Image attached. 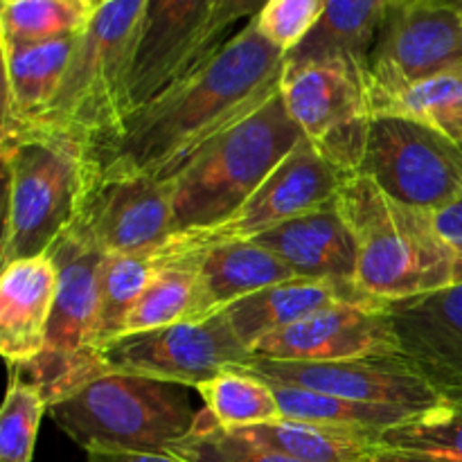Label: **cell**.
Instances as JSON below:
<instances>
[{
  "mask_svg": "<svg viewBox=\"0 0 462 462\" xmlns=\"http://www.w3.org/2000/svg\"><path fill=\"white\" fill-rule=\"evenodd\" d=\"M90 3H93L95 7H99V5H102V3H106V0H90Z\"/></svg>",
  "mask_w": 462,
  "mask_h": 462,
  "instance_id": "cell-42",
  "label": "cell"
},
{
  "mask_svg": "<svg viewBox=\"0 0 462 462\" xmlns=\"http://www.w3.org/2000/svg\"><path fill=\"white\" fill-rule=\"evenodd\" d=\"M86 462H180L167 454H135V451H90Z\"/></svg>",
  "mask_w": 462,
  "mask_h": 462,
  "instance_id": "cell-37",
  "label": "cell"
},
{
  "mask_svg": "<svg viewBox=\"0 0 462 462\" xmlns=\"http://www.w3.org/2000/svg\"><path fill=\"white\" fill-rule=\"evenodd\" d=\"M104 368L197 388L228 365L251 359L224 311L203 320L167 325L108 341L99 350Z\"/></svg>",
  "mask_w": 462,
  "mask_h": 462,
  "instance_id": "cell-12",
  "label": "cell"
},
{
  "mask_svg": "<svg viewBox=\"0 0 462 462\" xmlns=\"http://www.w3.org/2000/svg\"><path fill=\"white\" fill-rule=\"evenodd\" d=\"M373 462H460L451 458H442V456H429V454H415V451H397V449H379L374 454Z\"/></svg>",
  "mask_w": 462,
  "mask_h": 462,
  "instance_id": "cell-38",
  "label": "cell"
},
{
  "mask_svg": "<svg viewBox=\"0 0 462 462\" xmlns=\"http://www.w3.org/2000/svg\"><path fill=\"white\" fill-rule=\"evenodd\" d=\"M156 251L162 257V269L129 311L120 337L188 323V320H201L194 257L188 253H167L162 248H156Z\"/></svg>",
  "mask_w": 462,
  "mask_h": 462,
  "instance_id": "cell-25",
  "label": "cell"
},
{
  "mask_svg": "<svg viewBox=\"0 0 462 462\" xmlns=\"http://www.w3.org/2000/svg\"><path fill=\"white\" fill-rule=\"evenodd\" d=\"M161 269L158 251L104 255L99 269V350L120 337L125 319Z\"/></svg>",
  "mask_w": 462,
  "mask_h": 462,
  "instance_id": "cell-30",
  "label": "cell"
},
{
  "mask_svg": "<svg viewBox=\"0 0 462 462\" xmlns=\"http://www.w3.org/2000/svg\"><path fill=\"white\" fill-rule=\"evenodd\" d=\"M429 219H431L433 228L440 235L442 242L456 255L462 257V194L451 203H447V206L429 212Z\"/></svg>",
  "mask_w": 462,
  "mask_h": 462,
  "instance_id": "cell-36",
  "label": "cell"
},
{
  "mask_svg": "<svg viewBox=\"0 0 462 462\" xmlns=\"http://www.w3.org/2000/svg\"><path fill=\"white\" fill-rule=\"evenodd\" d=\"M302 138L280 90L246 120L217 135L170 179L174 235L233 215Z\"/></svg>",
  "mask_w": 462,
  "mask_h": 462,
  "instance_id": "cell-6",
  "label": "cell"
},
{
  "mask_svg": "<svg viewBox=\"0 0 462 462\" xmlns=\"http://www.w3.org/2000/svg\"><path fill=\"white\" fill-rule=\"evenodd\" d=\"M215 0H147L131 75V106L170 88L197 61Z\"/></svg>",
  "mask_w": 462,
  "mask_h": 462,
  "instance_id": "cell-17",
  "label": "cell"
},
{
  "mask_svg": "<svg viewBox=\"0 0 462 462\" xmlns=\"http://www.w3.org/2000/svg\"><path fill=\"white\" fill-rule=\"evenodd\" d=\"M79 36L45 43H3V122L41 120L61 90Z\"/></svg>",
  "mask_w": 462,
  "mask_h": 462,
  "instance_id": "cell-22",
  "label": "cell"
},
{
  "mask_svg": "<svg viewBox=\"0 0 462 462\" xmlns=\"http://www.w3.org/2000/svg\"><path fill=\"white\" fill-rule=\"evenodd\" d=\"M456 282H462V257L456 262Z\"/></svg>",
  "mask_w": 462,
  "mask_h": 462,
  "instance_id": "cell-41",
  "label": "cell"
},
{
  "mask_svg": "<svg viewBox=\"0 0 462 462\" xmlns=\"http://www.w3.org/2000/svg\"><path fill=\"white\" fill-rule=\"evenodd\" d=\"M147 0H106L79 34L61 90L41 122L61 126L95 158L122 134L131 106V75Z\"/></svg>",
  "mask_w": 462,
  "mask_h": 462,
  "instance_id": "cell-4",
  "label": "cell"
},
{
  "mask_svg": "<svg viewBox=\"0 0 462 462\" xmlns=\"http://www.w3.org/2000/svg\"><path fill=\"white\" fill-rule=\"evenodd\" d=\"M388 9H397V7H404V5L415 3V0H386Z\"/></svg>",
  "mask_w": 462,
  "mask_h": 462,
  "instance_id": "cell-40",
  "label": "cell"
},
{
  "mask_svg": "<svg viewBox=\"0 0 462 462\" xmlns=\"http://www.w3.org/2000/svg\"><path fill=\"white\" fill-rule=\"evenodd\" d=\"M343 174L307 138H302L255 192L224 221L176 233L162 244L167 253H197L230 242H253L260 235L323 206L337 197Z\"/></svg>",
  "mask_w": 462,
  "mask_h": 462,
  "instance_id": "cell-10",
  "label": "cell"
},
{
  "mask_svg": "<svg viewBox=\"0 0 462 462\" xmlns=\"http://www.w3.org/2000/svg\"><path fill=\"white\" fill-rule=\"evenodd\" d=\"M52 422L90 451L167 454L197 413L179 383L106 370L48 406Z\"/></svg>",
  "mask_w": 462,
  "mask_h": 462,
  "instance_id": "cell-5",
  "label": "cell"
},
{
  "mask_svg": "<svg viewBox=\"0 0 462 462\" xmlns=\"http://www.w3.org/2000/svg\"><path fill=\"white\" fill-rule=\"evenodd\" d=\"M278 255L298 278L355 282L356 248L337 197L253 239Z\"/></svg>",
  "mask_w": 462,
  "mask_h": 462,
  "instance_id": "cell-19",
  "label": "cell"
},
{
  "mask_svg": "<svg viewBox=\"0 0 462 462\" xmlns=\"http://www.w3.org/2000/svg\"><path fill=\"white\" fill-rule=\"evenodd\" d=\"M359 174L418 210L431 212L462 194V144L400 116H373Z\"/></svg>",
  "mask_w": 462,
  "mask_h": 462,
  "instance_id": "cell-9",
  "label": "cell"
},
{
  "mask_svg": "<svg viewBox=\"0 0 462 462\" xmlns=\"http://www.w3.org/2000/svg\"><path fill=\"white\" fill-rule=\"evenodd\" d=\"M373 116H400L433 126L462 144V68L429 77L395 93L370 95Z\"/></svg>",
  "mask_w": 462,
  "mask_h": 462,
  "instance_id": "cell-26",
  "label": "cell"
},
{
  "mask_svg": "<svg viewBox=\"0 0 462 462\" xmlns=\"http://www.w3.org/2000/svg\"><path fill=\"white\" fill-rule=\"evenodd\" d=\"M95 12L90 0H0V41L45 43L79 36Z\"/></svg>",
  "mask_w": 462,
  "mask_h": 462,
  "instance_id": "cell-29",
  "label": "cell"
},
{
  "mask_svg": "<svg viewBox=\"0 0 462 462\" xmlns=\"http://www.w3.org/2000/svg\"><path fill=\"white\" fill-rule=\"evenodd\" d=\"M388 16L386 0H328L316 30L287 54L289 63L347 61L368 75L370 54Z\"/></svg>",
  "mask_w": 462,
  "mask_h": 462,
  "instance_id": "cell-24",
  "label": "cell"
},
{
  "mask_svg": "<svg viewBox=\"0 0 462 462\" xmlns=\"http://www.w3.org/2000/svg\"><path fill=\"white\" fill-rule=\"evenodd\" d=\"M359 300H373V298L365 296L352 282L293 278L235 302L228 310H224V316L228 319L230 328L237 334L239 341L251 352V347L260 338L269 337V334L278 332L287 325L298 323V320L316 314L319 310L337 305V302Z\"/></svg>",
  "mask_w": 462,
  "mask_h": 462,
  "instance_id": "cell-20",
  "label": "cell"
},
{
  "mask_svg": "<svg viewBox=\"0 0 462 462\" xmlns=\"http://www.w3.org/2000/svg\"><path fill=\"white\" fill-rule=\"evenodd\" d=\"M328 0H266L253 21L269 43L291 54L323 18Z\"/></svg>",
  "mask_w": 462,
  "mask_h": 462,
  "instance_id": "cell-34",
  "label": "cell"
},
{
  "mask_svg": "<svg viewBox=\"0 0 462 462\" xmlns=\"http://www.w3.org/2000/svg\"><path fill=\"white\" fill-rule=\"evenodd\" d=\"M237 436L296 462H373L382 449L379 431L278 418L255 427L230 429Z\"/></svg>",
  "mask_w": 462,
  "mask_h": 462,
  "instance_id": "cell-23",
  "label": "cell"
},
{
  "mask_svg": "<svg viewBox=\"0 0 462 462\" xmlns=\"http://www.w3.org/2000/svg\"><path fill=\"white\" fill-rule=\"evenodd\" d=\"M188 255L197 264L201 320L262 289L298 278L278 255L255 242L217 244Z\"/></svg>",
  "mask_w": 462,
  "mask_h": 462,
  "instance_id": "cell-21",
  "label": "cell"
},
{
  "mask_svg": "<svg viewBox=\"0 0 462 462\" xmlns=\"http://www.w3.org/2000/svg\"><path fill=\"white\" fill-rule=\"evenodd\" d=\"M462 68V16L438 0L388 9L370 54L365 95L395 93Z\"/></svg>",
  "mask_w": 462,
  "mask_h": 462,
  "instance_id": "cell-13",
  "label": "cell"
},
{
  "mask_svg": "<svg viewBox=\"0 0 462 462\" xmlns=\"http://www.w3.org/2000/svg\"><path fill=\"white\" fill-rule=\"evenodd\" d=\"M338 210L356 248V287L379 302H395L456 282L458 255L440 239L429 212L383 192L370 176L346 174Z\"/></svg>",
  "mask_w": 462,
  "mask_h": 462,
  "instance_id": "cell-3",
  "label": "cell"
},
{
  "mask_svg": "<svg viewBox=\"0 0 462 462\" xmlns=\"http://www.w3.org/2000/svg\"><path fill=\"white\" fill-rule=\"evenodd\" d=\"M167 456L180 462H296L219 427L206 409L199 411L188 436L176 440Z\"/></svg>",
  "mask_w": 462,
  "mask_h": 462,
  "instance_id": "cell-31",
  "label": "cell"
},
{
  "mask_svg": "<svg viewBox=\"0 0 462 462\" xmlns=\"http://www.w3.org/2000/svg\"><path fill=\"white\" fill-rule=\"evenodd\" d=\"M382 447L462 462V404H442L388 429L382 436Z\"/></svg>",
  "mask_w": 462,
  "mask_h": 462,
  "instance_id": "cell-33",
  "label": "cell"
},
{
  "mask_svg": "<svg viewBox=\"0 0 462 462\" xmlns=\"http://www.w3.org/2000/svg\"><path fill=\"white\" fill-rule=\"evenodd\" d=\"M397 355L386 305L377 300L337 302L287 325L251 347L271 361H346Z\"/></svg>",
  "mask_w": 462,
  "mask_h": 462,
  "instance_id": "cell-16",
  "label": "cell"
},
{
  "mask_svg": "<svg viewBox=\"0 0 462 462\" xmlns=\"http://www.w3.org/2000/svg\"><path fill=\"white\" fill-rule=\"evenodd\" d=\"M208 413L224 429H244L282 418L273 388L242 365H228L199 383Z\"/></svg>",
  "mask_w": 462,
  "mask_h": 462,
  "instance_id": "cell-28",
  "label": "cell"
},
{
  "mask_svg": "<svg viewBox=\"0 0 462 462\" xmlns=\"http://www.w3.org/2000/svg\"><path fill=\"white\" fill-rule=\"evenodd\" d=\"M266 0H215V9H212L210 23H208V30L203 34L201 45H199L197 61L192 68H197L203 59L210 57L212 52H217L221 45V36L235 25V23L244 21V18H255L260 14V9L264 7ZM189 68V70H192ZM188 70V72H189Z\"/></svg>",
  "mask_w": 462,
  "mask_h": 462,
  "instance_id": "cell-35",
  "label": "cell"
},
{
  "mask_svg": "<svg viewBox=\"0 0 462 462\" xmlns=\"http://www.w3.org/2000/svg\"><path fill=\"white\" fill-rule=\"evenodd\" d=\"M266 382V379H264ZM278 397L280 413L289 420L302 422L332 424V427L365 429V431H388L393 427L409 422L415 418L413 411L397 409V406L365 404V402L346 400V397L328 395V393L310 391V388L289 386V383L266 382Z\"/></svg>",
  "mask_w": 462,
  "mask_h": 462,
  "instance_id": "cell-27",
  "label": "cell"
},
{
  "mask_svg": "<svg viewBox=\"0 0 462 462\" xmlns=\"http://www.w3.org/2000/svg\"><path fill=\"white\" fill-rule=\"evenodd\" d=\"M280 97L302 135L328 161L343 174L359 171L373 120L364 72L338 59L287 61Z\"/></svg>",
  "mask_w": 462,
  "mask_h": 462,
  "instance_id": "cell-8",
  "label": "cell"
},
{
  "mask_svg": "<svg viewBox=\"0 0 462 462\" xmlns=\"http://www.w3.org/2000/svg\"><path fill=\"white\" fill-rule=\"evenodd\" d=\"M284 66L287 54L251 18L217 52L135 108L97 161L170 180L217 135L264 106L280 90Z\"/></svg>",
  "mask_w": 462,
  "mask_h": 462,
  "instance_id": "cell-1",
  "label": "cell"
},
{
  "mask_svg": "<svg viewBox=\"0 0 462 462\" xmlns=\"http://www.w3.org/2000/svg\"><path fill=\"white\" fill-rule=\"evenodd\" d=\"M383 305L397 355L445 404H462V282Z\"/></svg>",
  "mask_w": 462,
  "mask_h": 462,
  "instance_id": "cell-15",
  "label": "cell"
},
{
  "mask_svg": "<svg viewBox=\"0 0 462 462\" xmlns=\"http://www.w3.org/2000/svg\"><path fill=\"white\" fill-rule=\"evenodd\" d=\"M48 402L39 386L9 373L7 395L0 413V462H32L36 436Z\"/></svg>",
  "mask_w": 462,
  "mask_h": 462,
  "instance_id": "cell-32",
  "label": "cell"
},
{
  "mask_svg": "<svg viewBox=\"0 0 462 462\" xmlns=\"http://www.w3.org/2000/svg\"><path fill=\"white\" fill-rule=\"evenodd\" d=\"M438 3L447 5V7H451V9H456V12H458L462 16V0H438Z\"/></svg>",
  "mask_w": 462,
  "mask_h": 462,
  "instance_id": "cell-39",
  "label": "cell"
},
{
  "mask_svg": "<svg viewBox=\"0 0 462 462\" xmlns=\"http://www.w3.org/2000/svg\"><path fill=\"white\" fill-rule=\"evenodd\" d=\"M50 255L59 266V291L45 350L39 359L9 368V373L39 386L48 406L86 379L106 373L99 359V269L104 255L75 230H68L50 248Z\"/></svg>",
  "mask_w": 462,
  "mask_h": 462,
  "instance_id": "cell-7",
  "label": "cell"
},
{
  "mask_svg": "<svg viewBox=\"0 0 462 462\" xmlns=\"http://www.w3.org/2000/svg\"><path fill=\"white\" fill-rule=\"evenodd\" d=\"M57 291L59 266L50 253L3 266L0 352L9 368L43 355Z\"/></svg>",
  "mask_w": 462,
  "mask_h": 462,
  "instance_id": "cell-18",
  "label": "cell"
},
{
  "mask_svg": "<svg viewBox=\"0 0 462 462\" xmlns=\"http://www.w3.org/2000/svg\"><path fill=\"white\" fill-rule=\"evenodd\" d=\"M5 171L3 266L50 248L75 226L97 158L93 149L48 122H0Z\"/></svg>",
  "mask_w": 462,
  "mask_h": 462,
  "instance_id": "cell-2",
  "label": "cell"
},
{
  "mask_svg": "<svg viewBox=\"0 0 462 462\" xmlns=\"http://www.w3.org/2000/svg\"><path fill=\"white\" fill-rule=\"evenodd\" d=\"M242 368L266 382L310 388L365 404L397 406V409L427 413L445 402L436 391L402 359L391 356H361L346 361H271L251 356Z\"/></svg>",
  "mask_w": 462,
  "mask_h": 462,
  "instance_id": "cell-14",
  "label": "cell"
},
{
  "mask_svg": "<svg viewBox=\"0 0 462 462\" xmlns=\"http://www.w3.org/2000/svg\"><path fill=\"white\" fill-rule=\"evenodd\" d=\"M70 230L102 255L156 251L174 235L171 183L147 171L97 161Z\"/></svg>",
  "mask_w": 462,
  "mask_h": 462,
  "instance_id": "cell-11",
  "label": "cell"
}]
</instances>
